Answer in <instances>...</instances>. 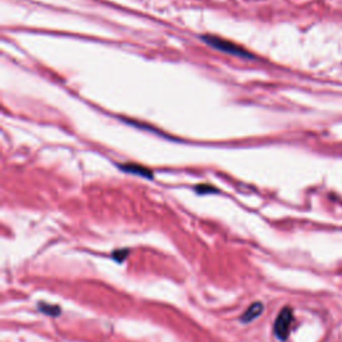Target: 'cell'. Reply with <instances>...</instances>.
I'll use <instances>...</instances> for the list:
<instances>
[{
    "label": "cell",
    "mask_w": 342,
    "mask_h": 342,
    "mask_svg": "<svg viewBox=\"0 0 342 342\" xmlns=\"http://www.w3.org/2000/svg\"><path fill=\"white\" fill-rule=\"evenodd\" d=\"M293 322V311L290 307H285L282 309L274 323V331L276 335L281 341H285L288 338L289 333H290V326Z\"/></svg>",
    "instance_id": "7a4b0ae2"
},
{
    "label": "cell",
    "mask_w": 342,
    "mask_h": 342,
    "mask_svg": "<svg viewBox=\"0 0 342 342\" xmlns=\"http://www.w3.org/2000/svg\"><path fill=\"white\" fill-rule=\"evenodd\" d=\"M202 39L211 46L213 48L218 51H222V52H226V54L235 55V56H241V58H251V54H249L247 51H245L242 47L234 44V43L229 42V40H223L218 36H202Z\"/></svg>",
    "instance_id": "6da1fadb"
},
{
    "label": "cell",
    "mask_w": 342,
    "mask_h": 342,
    "mask_svg": "<svg viewBox=\"0 0 342 342\" xmlns=\"http://www.w3.org/2000/svg\"><path fill=\"white\" fill-rule=\"evenodd\" d=\"M262 311H264V305H262V303L261 302L253 303V305L245 311V314L242 315V321H243V322H250V321L255 319L256 317H260Z\"/></svg>",
    "instance_id": "3957f363"
},
{
    "label": "cell",
    "mask_w": 342,
    "mask_h": 342,
    "mask_svg": "<svg viewBox=\"0 0 342 342\" xmlns=\"http://www.w3.org/2000/svg\"><path fill=\"white\" fill-rule=\"evenodd\" d=\"M122 170L127 171V173H131V174L140 175V177H144V178H152V173L150 170H147L143 166H138V164H123L121 166Z\"/></svg>",
    "instance_id": "277c9868"
},
{
    "label": "cell",
    "mask_w": 342,
    "mask_h": 342,
    "mask_svg": "<svg viewBox=\"0 0 342 342\" xmlns=\"http://www.w3.org/2000/svg\"><path fill=\"white\" fill-rule=\"evenodd\" d=\"M40 309H42V311H44V313H47V314H51V315H56L59 314V307L56 306H50V305H46V303H43V305H40Z\"/></svg>",
    "instance_id": "5b68a950"
}]
</instances>
